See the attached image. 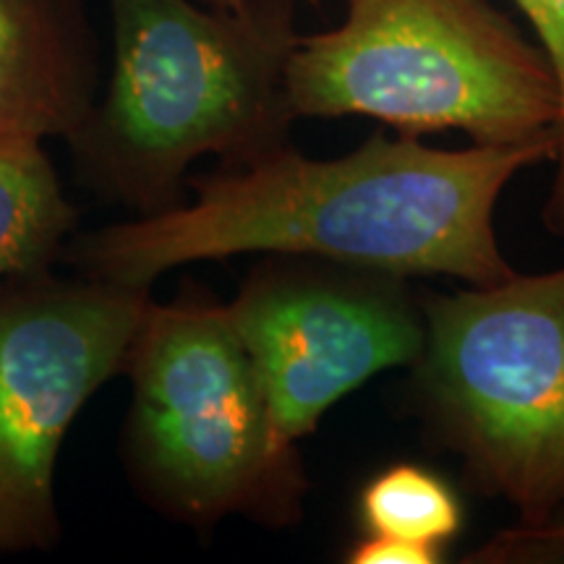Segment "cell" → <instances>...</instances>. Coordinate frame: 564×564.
I'll return each mask as SVG.
<instances>
[{"label":"cell","mask_w":564,"mask_h":564,"mask_svg":"<svg viewBox=\"0 0 564 564\" xmlns=\"http://www.w3.org/2000/svg\"><path fill=\"white\" fill-rule=\"evenodd\" d=\"M554 158L556 141L434 150L413 133H377L335 160L288 144L188 178L192 202L76 236L61 259L84 278L129 288L251 251L497 285L514 274L494 232L499 194Z\"/></svg>","instance_id":"1"},{"label":"cell","mask_w":564,"mask_h":564,"mask_svg":"<svg viewBox=\"0 0 564 564\" xmlns=\"http://www.w3.org/2000/svg\"><path fill=\"white\" fill-rule=\"evenodd\" d=\"M108 91L68 139L76 175L137 217L183 204L186 173L217 154L238 165L291 144L293 0L241 11L194 0H108Z\"/></svg>","instance_id":"2"},{"label":"cell","mask_w":564,"mask_h":564,"mask_svg":"<svg viewBox=\"0 0 564 564\" xmlns=\"http://www.w3.org/2000/svg\"><path fill=\"white\" fill-rule=\"evenodd\" d=\"M123 373L133 384L123 460L147 502L199 528L228 514L301 518V455L274 429L228 303L194 288L147 303Z\"/></svg>","instance_id":"3"},{"label":"cell","mask_w":564,"mask_h":564,"mask_svg":"<svg viewBox=\"0 0 564 564\" xmlns=\"http://www.w3.org/2000/svg\"><path fill=\"white\" fill-rule=\"evenodd\" d=\"M295 118L364 116L474 144L556 141L560 87L544 51L486 0H345L288 66Z\"/></svg>","instance_id":"4"},{"label":"cell","mask_w":564,"mask_h":564,"mask_svg":"<svg viewBox=\"0 0 564 564\" xmlns=\"http://www.w3.org/2000/svg\"><path fill=\"white\" fill-rule=\"evenodd\" d=\"M411 400L478 494L518 525L564 510V267L421 303Z\"/></svg>","instance_id":"5"},{"label":"cell","mask_w":564,"mask_h":564,"mask_svg":"<svg viewBox=\"0 0 564 564\" xmlns=\"http://www.w3.org/2000/svg\"><path fill=\"white\" fill-rule=\"evenodd\" d=\"M150 288L0 280V554L58 544L55 463L89 398L123 373Z\"/></svg>","instance_id":"6"},{"label":"cell","mask_w":564,"mask_h":564,"mask_svg":"<svg viewBox=\"0 0 564 564\" xmlns=\"http://www.w3.org/2000/svg\"><path fill=\"white\" fill-rule=\"evenodd\" d=\"M228 306L293 447L373 373L413 366L426 335L405 278L308 257L267 259Z\"/></svg>","instance_id":"7"},{"label":"cell","mask_w":564,"mask_h":564,"mask_svg":"<svg viewBox=\"0 0 564 564\" xmlns=\"http://www.w3.org/2000/svg\"><path fill=\"white\" fill-rule=\"evenodd\" d=\"M95 102L82 0H0V137L68 141Z\"/></svg>","instance_id":"8"},{"label":"cell","mask_w":564,"mask_h":564,"mask_svg":"<svg viewBox=\"0 0 564 564\" xmlns=\"http://www.w3.org/2000/svg\"><path fill=\"white\" fill-rule=\"evenodd\" d=\"M76 225L42 139L0 137V280L51 272Z\"/></svg>","instance_id":"9"},{"label":"cell","mask_w":564,"mask_h":564,"mask_svg":"<svg viewBox=\"0 0 564 564\" xmlns=\"http://www.w3.org/2000/svg\"><path fill=\"white\" fill-rule=\"evenodd\" d=\"M366 533L394 535L413 544L444 549L463 528V507L455 491L432 470L398 463L364 486L358 499Z\"/></svg>","instance_id":"10"},{"label":"cell","mask_w":564,"mask_h":564,"mask_svg":"<svg viewBox=\"0 0 564 564\" xmlns=\"http://www.w3.org/2000/svg\"><path fill=\"white\" fill-rule=\"evenodd\" d=\"M539 34V47L544 51L560 87V131H556V171L544 207V225L556 238H564V0H514Z\"/></svg>","instance_id":"11"},{"label":"cell","mask_w":564,"mask_h":564,"mask_svg":"<svg viewBox=\"0 0 564 564\" xmlns=\"http://www.w3.org/2000/svg\"><path fill=\"white\" fill-rule=\"evenodd\" d=\"M470 562L489 564H549L564 562V510L541 525H514L468 556Z\"/></svg>","instance_id":"12"},{"label":"cell","mask_w":564,"mask_h":564,"mask_svg":"<svg viewBox=\"0 0 564 564\" xmlns=\"http://www.w3.org/2000/svg\"><path fill=\"white\" fill-rule=\"evenodd\" d=\"M345 560L350 564H434L442 562V549L413 544L394 535L366 533Z\"/></svg>","instance_id":"13"},{"label":"cell","mask_w":564,"mask_h":564,"mask_svg":"<svg viewBox=\"0 0 564 564\" xmlns=\"http://www.w3.org/2000/svg\"><path fill=\"white\" fill-rule=\"evenodd\" d=\"M202 3L220 11H241L243 6H249V0H202Z\"/></svg>","instance_id":"14"}]
</instances>
